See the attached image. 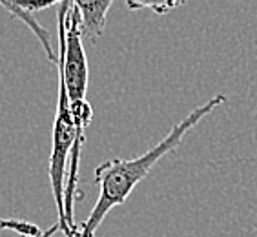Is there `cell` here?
<instances>
[{"label":"cell","instance_id":"6da1fadb","mask_svg":"<svg viewBox=\"0 0 257 237\" xmlns=\"http://www.w3.org/2000/svg\"><path fill=\"white\" fill-rule=\"evenodd\" d=\"M226 102V95L219 93L215 97L208 100V102L201 104L195 109H192L186 117L177 123L170 130V134L159 141L155 146L144 152L143 155H139L135 159H108L100 163L95 168L93 181L99 186V199L95 203L93 210L89 212L88 219L82 222V226L79 228L77 237H95L97 230H99L100 222L108 215L115 206L126 203V199L130 197V193L134 192L143 179H146L152 168L155 164L168 155L170 152L177 148L184 135L188 134L190 130L199 124L204 117L212 113L213 109L219 108L221 104Z\"/></svg>","mask_w":257,"mask_h":237},{"label":"cell","instance_id":"7a4b0ae2","mask_svg":"<svg viewBox=\"0 0 257 237\" xmlns=\"http://www.w3.org/2000/svg\"><path fill=\"white\" fill-rule=\"evenodd\" d=\"M75 139H77V130H75V121L71 115V106L68 100V91H66L64 80L59 77V99H57V111H55L53 123V143H51V155H50V183L51 192H53L55 206L59 213L60 232H64L66 237H77L71 230L66 215V184H68V163L71 161Z\"/></svg>","mask_w":257,"mask_h":237},{"label":"cell","instance_id":"3957f363","mask_svg":"<svg viewBox=\"0 0 257 237\" xmlns=\"http://www.w3.org/2000/svg\"><path fill=\"white\" fill-rule=\"evenodd\" d=\"M113 6L111 0L106 2H77L80 11V30L82 37L89 40H97L104 33L106 28V17L109 8Z\"/></svg>","mask_w":257,"mask_h":237},{"label":"cell","instance_id":"277c9868","mask_svg":"<svg viewBox=\"0 0 257 237\" xmlns=\"http://www.w3.org/2000/svg\"><path fill=\"white\" fill-rule=\"evenodd\" d=\"M0 8L8 11L11 17H15V19L22 20V22H24V24L28 26L31 31H33L35 37L40 40V46H42V50H44L48 60L57 66V62H59V50H57V51L53 50V44H51V40H50V33H48V30L40 24L39 20L35 19L33 13L26 11L24 8L20 6V2H0Z\"/></svg>","mask_w":257,"mask_h":237},{"label":"cell","instance_id":"5b68a950","mask_svg":"<svg viewBox=\"0 0 257 237\" xmlns=\"http://www.w3.org/2000/svg\"><path fill=\"white\" fill-rule=\"evenodd\" d=\"M0 230H10V232L20 233L24 237H37L44 230H40L37 224L28 221H20V219L15 217H0Z\"/></svg>","mask_w":257,"mask_h":237},{"label":"cell","instance_id":"8992f818","mask_svg":"<svg viewBox=\"0 0 257 237\" xmlns=\"http://www.w3.org/2000/svg\"><path fill=\"white\" fill-rule=\"evenodd\" d=\"M179 6H181V2H128L130 10H144L146 8V10H152L157 15H164V13L175 10Z\"/></svg>","mask_w":257,"mask_h":237},{"label":"cell","instance_id":"52a82bcc","mask_svg":"<svg viewBox=\"0 0 257 237\" xmlns=\"http://www.w3.org/2000/svg\"><path fill=\"white\" fill-rule=\"evenodd\" d=\"M20 6H22L26 11L35 13V11H40V10H48V8L55 6V2H42V4H20Z\"/></svg>","mask_w":257,"mask_h":237},{"label":"cell","instance_id":"ba28073f","mask_svg":"<svg viewBox=\"0 0 257 237\" xmlns=\"http://www.w3.org/2000/svg\"><path fill=\"white\" fill-rule=\"evenodd\" d=\"M59 230H60L59 224H53V226H50V228H48V230H44V232L40 233V235H37V237H53L55 233L59 232Z\"/></svg>","mask_w":257,"mask_h":237}]
</instances>
